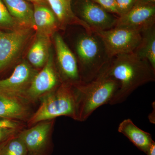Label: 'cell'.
I'll return each instance as SVG.
<instances>
[{
	"instance_id": "4fadbf2b",
	"label": "cell",
	"mask_w": 155,
	"mask_h": 155,
	"mask_svg": "<svg viewBox=\"0 0 155 155\" xmlns=\"http://www.w3.org/2000/svg\"><path fill=\"white\" fill-rule=\"evenodd\" d=\"M47 3H33V28L36 33L51 37L61 29L56 15Z\"/></svg>"
},
{
	"instance_id": "2e32d148",
	"label": "cell",
	"mask_w": 155,
	"mask_h": 155,
	"mask_svg": "<svg viewBox=\"0 0 155 155\" xmlns=\"http://www.w3.org/2000/svg\"><path fill=\"white\" fill-rule=\"evenodd\" d=\"M25 101L0 94V117L11 120H25L29 112Z\"/></svg>"
},
{
	"instance_id": "9a60e30c",
	"label": "cell",
	"mask_w": 155,
	"mask_h": 155,
	"mask_svg": "<svg viewBox=\"0 0 155 155\" xmlns=\"http://www.w3.org/2000/svg\"><path fill=\"white\" fill-rule=\"evenodd\" d=\"M118 131L145 154L154 141L150 134L137 127L130 119H124L119 124Z\"/></svg>"
},
{
	"instance_id": "ffe728a7",
	"label": "cell",
	"mask_w": 155,
	"mask_h": 155,
	"mask_svg": "<svg viewBox=\"0 0 155 155\" xmlns=\"http://www.w3.org/2000/svg\"><path fill=\"white\" fill-rule=\"evenodd\" d=\"M0 155H28V152L24 143L17 136L0 146Z\"/></svg>"
},
{
	"instance_id": "5b68a950",
	"label": "cell",
	"mask_w": 155,
	"mask_h": 155,
	"mask_svg": "<svg viewBox=\"0 0 155 155\" xmlns=\"http://www.w3.org/2000/svg\"><path fill=\"white\" fill-rule=\"evenodd\" d=\"M92 31L102 40L111 58L121 54L133 53L141 39V31L123 26Z\"/></svg>"
},
{
	"instance_id": "d6986e66",
	"label": "cell",
	"mask_w": 155,
	"mask_h": 155,
	"mask_svg": "<svg viewBox=\"0 0 155 155\" xmlns=\"http://www.w3.org/2000/svg\"><path fill=\"white\" fill-rule=\"evenodd\" d=\"M141 39L133 53L155 69V25L141 32Z\"/></svg>"
},
{
	"instance_id": "ac0fdd59",
	"label": "cell",
	"mask_w": 155,
	"mask_h": 155,
	"mask_svg": "<svg viewBox=\"0 0 155 155\" xmlns=\"http://www.w3.org/2000/svg\"><path fill=\"white\" fill-rule=\"evenodd\" d=\"M51 38L36 33L35 38L27 54L29 64L35 68L43 67L46 63L51 51Z\"/></svg>"
},
{
	"instance_id": "277c9868",
	"label": "cell",
	"mask_w": 155,
	"mask_h": 155,
	"mask_svg": "<svg viewBox=\"0 0 155 155\" xmlns=\"http://www.w3.org/2000/svg\"><path fill=\"white\" fill-rule=\"evenodd\" d=\"M40 99V106L29 119V125L61 116H68L77 121V102L72 85L61 83Z\"/></svg>"
},
{
	"instance_id": "7402d4cb",
	"label": "cell",
	"mask_w": 155,
	"mask_h": 155,
	"mask_svg": "<svg viewBox=\"0 0 155 155\" xmlns=\"http://www.w3.org/2000/svg\"><path fill=\"white\" fill-rule=\"evenodd\" d=\"M106 11L119 17L120 13L115 0H92Z\"/></svg>"
},
{
	"instance_id": "8992f818",
	"label": "cell",
	"mask_w": 155,
	"mask_h": 155,
	"mask_svg": "<svg viewBox=\"0 0 155 155\" xmlns=\"http://www.w3.org/2000/svg\"><path fill=\"white\" fill-rule=\"evenodd\" d=\"M76 17L91 30H105L116 26L118 17L109 13L92 0H76L72 3Z\"/></svg>"
},
{
	"instance_id": "7a4b0ae2",
	"label": "cell",
	"mask_w": 155,
	"mask_h": 155,
	"mask_svg": "<svg viewBox=\"0 0 155 155\" xmlns=\"http://www.w3.org/2000/svg\"><path fill=\"white\" fill-rule=\"evenodd\" d=\"M74 42V51L77 59L81 81L89 82L97 77L110 61L102 40L93 31L81 27Z\"/></svg>"
},
{
	"instance_id": "3957f363",
	"label": "cell",
	"mask_w": 155,
	"mask_h": 155,
	"mask_svg": "<svg viewBox=\"0 0 155 155\" xmlns=\"http://www.w3.org/2000/svg\"><path fill=\"white\" fill-rule=\"evenodd\" d=\"M77 102V121L84 122L97 108L109 104L119 87L105 67L93 80L73 85Z\"/></svg>"
},
{
	"instance_id": "4316f807",
	"label": "cell",
	"mask_w": 155,
	"mask_h": 155,
	"mask_svg": "<svg viewBox=\"0 0 155 155\" xmlns=\"http://www.w3.org/2000/svg\"><path fill=\"white\" fill-rule=\"evenodd\" d=\"M153 115L155 116V107L154 108V110H153L152 112L150 113L149 116V119L150 122L155 124V119H155V116H153Z\"/></svg>"
},
{
	"instance_id": "52a82bcc",
	"label": "cell",
	"mask_w": 155,
	"mask_h": 155,
	"mask_svg": "<svg viewBox=\"0 0 155 155\" xmlns=\"http://www.w3.org/2000/svg\"><path fill=\"white\" fill-rule=\"evenodd\" d=\"M53 38L61 83L71 85L81 83L77 59L72 50L58 32L55 33Z\"/></svg>"
},
{
	"instance_id": "d4e9b609",
	"label": "cell",
	"mask_w": 155,
	"mask_h": 155,
	"mask_svg": "<svg viewBox=\"0 0 155 155\" xmlns=\"http://www.w3.org/2000/svg\"><path fill=\"white\" fill-rule=\"evenodd\" d=\"M17 130L0 127V142L5 140L14 134Z\"/></svg>"
},
{
	"instance_id": "f1b7e54d",
	"label": "cell",
	"mask_w": 155,
	"mask_h": 155,
	"mask_svg": "<svg viewBox=\"0 0 155 155\" xmlns=\"http://www.w3.org/2000/svg\"><path fill=\"white\" fill-rule=\"evenodd\" d=\"M33 3L47 2V0H25Z\"/></svg>"
},
{
	"instance_id": "83f0119b",
	"label": "cell",
	"mask_w": 155,
	"mask_h": 155,
	"mask_svg": "<svg viewBox=\"0 0 155 155\" xmlns=\"http://www.w3.org/2000/svg\"><path fill=\"white\" fill-rule=\"evenodd\" d=\"M137 1L147 4H155V0H137Z\"/></svg>"
},
{
	"instance_id": "603a6c76",
	"label": "cell",
	"mask_w": 155,
	"mask_h": 155,
	"mask_svg": "<svg viewBox=\"0 0 155 155\" xmlns=\"http://www.w3.org/2000/svg\"><path fill=\"white\" fill-rule=\"evenodd\" d=\"M115 1L120 13V16H121L133 8L137 0H115Z\"/></svg>"
},
{
	"instance_id": "e0dca14e",
	"label": "cell",
	"mask_w": 155,
	"mask_h": 155,
	"mask_svg": "<svg viewBox=\"0 0 155 155\" xmlns=\"http://www.w3.org/2000/svg\"><path fill=\"white\" fill-rule=\"evenodd\" d=\"M2 1L11 16L20 27L33 29V6L25 0Z\"/></svg>"
},
{
	"instance_id": "9c48e42d",
	"label": "cell",
	"mask_w": 155,
	"mask_h": 155,
	"mask_svg": "<svg viewBox=\"0 0 155 155\" xmlns=\"http://www.w3.org/2000/svg\"><path fill=\"white\" fill-rule=\"evenodd\" d=\"M61 81L56 69L52 53H50L46 63L41 71L34 77L25 96V101H35L54 90Z\"/></svg>"
},
{
	"instance_id": "30bf717a",
	"label": "cell",
	"mask_w": 155,
	"mask_h": 155,
	"mask_svg": "<svg viewBox=\"0 0 155 155\" xmlns=\"http://www.w3.org/2000/svg\"><path fill=\"white\" fill-rule=\"evenodd\" d=\"M37 73L36 70L27 62L18 64L11 76L0 80V94L25 101V93Z\"/></svg>"
},
{
	"instance_id": "6da1fadb",
	"label": "cell",
	"mask_w": 155,
	"mask_h": 155,
	"mask_svg": "<svg viewBox=\"0 0 155 155\" xmlns=\"http://www.w3.org/2000/svg\"><path fill=\"white\" fill-rule=\"evenodd\" d=\"M105 69L119 84V90L109 103L111 105L124 102L139 87L155 80V69L133 53L115 56Z\"/></svg>"
},
{
	"instance_id": "7c38bea8",
	"label": "cell",
	"mask_w": 155,
	"mask_h": 155,
	"mask_svg": "<svg viewBox=\"0 0 155 155\" xmlns=\"http://www.w3.org/2000/svg\"><path fill=\"white\" fill-rule=\"evenodd\" d=\"M53 125L52 120L43 121L18 134L27 148L28 155L43 154L48 144Z\"/></svg>"
},
{
	"instance_id": "ba28073f",
	"label": "cell",
	"mask_w": 155,
	"mask_h": 155,
	"mask_svg": "<svg viewBox=\"0 0 155 155\" xmlns=\"http://www.w3.org/2000/svg\"><path fill=\"white\" fill-rule=\"evenodd\" d=\"M32 28H20L6 32L0 30V71L20 54L32 35Z\"/></svg>"
},
{
	"instance_id": "5bb4252c",
	"label": "cell",
	"mask_w": 155,
	"mask_h": 155,
	"mask_svg": "<svg viewBox=\"0 0 155 155\" xmlns=\"http://www.w3.org/2000/svg\"><path fill=\"white\" fill-rule=\"evenodd\" d=\"M72 0H47V2L58 20L61 29L64 30L68 25H75L83 27L87 31L91 28L85 22L75 16L72 10Z\"/></svg>"
},
{
	"instance_id": "cb8c5ba5",
	"label": "cell",
	"mask_w": 155,
	"mask_h": 155,
	"mask_svg": "<svg viewBox=\"0 0 155 155\" xmlns=\"http://www.w3.org/2000/svg\"><path fill=\"white\" fill-rule=\"evenodd\" d=\"M19 122L0 117V127L17 130L20 127Z\"/></svg>"
},
{
	"instance_id": "484cf974",
	"label": "cell",
	"mask_w": 155,
	"mask_h": 155,
	"mask_svg": "<svg viewBox=\"0 0 155 155\" xmlns=\"http://www.w3.org/2000/svg\"><path fill=\"white\" fill-rule=\"evenodd\" d=\"M147 155H155V142H153L150 145L146 153Z\"/></svg>"
},
{
	"instance_id": "8fae6325",
	"label": "cell",
	"mask_w": 155,
	"mask_h": 155,
	"mask_svg": "<svg viewBox=\"0 0 155 155\" xmlns=\"http://www.w3.org/2000/svg\"><path fill=\"white\" fill-rule=\"evenodd\" d=\"M154 25L155 4L137 1L130 11L118 17L115 26L133 28L141 32Z\"/></svg>"
},
{
	"instance_id": "44dd1931",
	"label": "cell",
	"mask_w": 155,
	"mask_h": 155,
	"mask_svg": "<svg viewBox=\"0 0 155 155\" xmlns=\"http://www.w3.org/2000/svg\"><path fill=\"white\" fill-rule=\"evenodd\" d=\"M20 27L11 16L2 0H0V30L12 31Z\"/></svg>"
}]
</instances>
